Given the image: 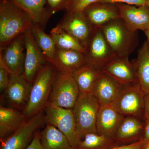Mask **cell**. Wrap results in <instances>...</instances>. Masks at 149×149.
<instances>
[{"label": "cell", "mask_w": 149, "mask_h": 149, "mask_svg": "<svg viewBox=\"0 0 149 149\" xmlns=\"http://www.w3.org/2000/svg\"><path fill=\"white\" fill-rule=\"evenodd\" d=\"M34 25L30 17L12 0L0 1V47Z\"/></svg>", "instance_id": "cell-1"}, {"label": "cell", "mask_w": 149, "mask_h": 149, "mask_svg": "<svg viewBox=\"0 0 149 149\" xmlns=\"http://www.w3.org/2000/svg\"><path fill=\"white\" fill-rule=\"evenodd\" d=\"M57 70L48 63L37 74L32 83L29 100L22 111L27 118L44 110L49 99Z\"/></svg>", "instance_id": "cell-2"}, {"label": "cell", "mask_w": 149, "mask_h": 149, "mask_svg": "<svg viewBox=\"0 0 149 149\" xmlns=\"http://www.w3.org/2000/svg\"><path fill=\"white\" fill-rule=\"evenodd\" d=\"M101 28L116 57L128 58L139 45L138 32L130 30L121 18L110 22Z\"/></svg>", "instance_id": "cell-3"}, {"label": "cell", "mask_w": 149, "mask_h": 149, "mask_svg": "<svg viewBox=\"0 0 149 149\" xmlns=\"http://www.w3.org/2000/svg\"><path fill=\"white\" fill-rule=\"evenodd\" d=\"M100 105L93 94L80 93L72 111L81 140L87 133H97V119Z\"/></svg>", "instance_id": "cell-4"}, {"label": "cell", "mask_w": 149, "mask_h": 149, "mask_svg": "<svg viewBox=\"0 0 149 149\" xmlns=\"http://www.w3.org/2000/svg\"><path fill=\"white\" fill-rule=\"evenodd\" d=\"M44 111L45 123L56 127L66 136L71 146L74 149L77 148L81 139L77 134L72 109L48 102Z\"/></svg>", "instance_id": "cell-5"}, {"label": "cell", "mask_w": 149, "mask_h": 149, "mask_svg": "<svg viewBox=\"0 0 149 149\" xmlns=\"http://www.w3.org/2000/svg\"><path fill=\"white\" fill-rule=\"evenodd\" d=\"M145 95L139 83L123 85L119 95L112 104L123 116H133L144 120L146 115Z\"/></svg>", "instance_id": "cell-6"}, {"label": "cell", "mask_w": 149, "mask_h": 149, "mask_svg": "<svg viewBox=\"0 0 149 149\" xmlns=\"http://www.w3.org/2000/svg\"><path fill=\"white\" fill-rule=\"evenodd\" d=\"M80 93L71 73L58 71L49 102L61 107L72 109Z\"/></svg>", "instance_id": "cell-7"}, {"label": "cell", "mask_w": 149, "mask_h": 149, "mask_svg": "<svg viewBox=\"0 0 149 149\" xmlns=\"http://www.w3.org/2000/svg\"><path fill=\"white\" fill-rule=\"evenodd\" d=\"M84 55L86 64L101 71L115 57L101 27L94 28Z\"/></svg>", "instance_id": "cell-8"}, {"label": "cell", "mask_w": 149, "mask_h": 149, "mask_svg": "<svg viewBox=\"0 0 149 149\" xmlns=\"http://www.w3.org/2000/svg\"><path fill=\"white\" fill-rule=\"evenodd\" d=\"M43 111L27 118L11 135L1 140L0 149L26 148L32 141L35 132L45 123Z\"/></svg>", "instance_id": "cell-9"}, {"label": "cell", "mask_w": 149, "mask_h": 149, "mask_svg": "<svg viewBox=\"0 0 149 149\" xmlns=\"http://www.w3.org/2000/svg\"><path fill=\"white\" fill-rule=\"evenodd\" d=\"M23 34L0 48V65L6 70L10 75L24 73L25 49Z\"/></svg>", "instance_id": "cell-10"}, {"label": "cell", "mask_w": 149, "mask_h": 149, "mask_svg": "<svg viewBox=\"0 0 149 149\" xmlns=\"http://www.w3.org/2000/svg\"><path fill=\"white\" fill-rule=\"evenodd\" d=\"M32 85L23 74L10 75L8 85L1 99L9 107L22 111L28 102Z\"/></svg>", "instance_id": "cell-11"}, {"label": "cell", "mask_w": 149, "mask_h": 149, "mask_svg": "<svg viewBox=\"0 0 149 149\" xmlns=\"http://www.w3.org/2000/svg\"><path fill=\"white\" fill-rule=\"evenodd\" d=\"M57 25L74 37L85 49L94 28L83 12H79L66 11Z\"/></svg>", "instance_id": "cell-12"}, {"label": "cell", "mask_w": 149, "mask_h": 149, "mask_svg": "<svg viewBox=\"0 0 149 149\" xmlns=\"http://www.w3.org/2000/svg\"><path fill=\"white\" fill-rule=\"evenodd\" d=\"M23 34L25 49L23 75L32 83L39 71L49 63L37 45L30 29Z\"/></svg>", "instance_id": "cell-13"}, {"label": "cell", "mask_w": 149, "mask_h": 149, "mask_svg": "<svg viewBox=\"0 0 149 149\" xmlns=\"http://www.w3.org/2000/svg\"><path fill=\"white\" fill-rule=\"evenodd\" d=\"M84 15L94 28L102 27L120 18L116 4L98 2L88 6L83 11Z\"/></svg>", "instance_id": "cell-14"}, {"label": "cell", "mask_w": 149, "mask_h": 149, "mask_svg": "<svg viewBox=\"0 0 149 149\" xmlns=\"http://www.w3.org/2000/svg\"><path fill=\"white\" fill-rule=\"evenodd\" d=\"M120 18L131 31H145L149 29V7L146 5L136 6L123 3L116 4Z\"/></svg>", "instance_id": "cell-15"}, {"label": "cell", "mask_w": 149, "mask_h": 149, "mask_svg": "<svg viewBox=\"0 0 149 149\" xmlns=\"http://www.w3.org/2000/svg\"><path fill=\"white\" fill-rule=\"evenodd\" d=\"M102 71L123 86L138 83L135 67L128 58L115 57Z\"/></svg>", "instance_id": "cell-16"}, {"label": "cell", "mask_w": 149, "mask_h": 149, "mask_svg": "<svg viewBox=\"0 0 149 149\" xmlns=\"http://www.w3.org/2000/svg\"><path fill=\"white\" fill-rule=\"evenodd\" d=\"M144 124V120L138 118L124 116L113 137L117 146L127 145L141 141Z\"/></svg>", "instance_id": "cell-17"}, {"label": "cell", "mask_w": 149, "mask_h": 149, "mask_svg": "<svg viewBox=\"0 0 149 149\" xmlns=\"http://www.w3.org/2000/svg\"><path fill=\"white\" fill-rule=\"evenodd\" d=\"M124 117L113 104L100 106L97 116V133L113 138Z\"/></svg>", "instance_id": "cell-18"}, {"label": "cell", "mask_w": 149, "mask_h": 149, "mask_svg": "<svg viewBox=\"0 0 149 149\" xmlns=\"http://www.w3.org/2000/svg\"><path fill=\"white\" fill-rule=\"evenodd\" d=\"M30 17L34 25L44 30L52 15L47 0H12Z\"/></svg>", "instance_id": "cell-19"}, {"label": "cell", "mask_w": 149, "mask_h": 149, "mask_svg": "<svg viewBox=\"0 0 149 149\" xmlns=\"http://www.w3.org/2000/svg\"><path fill=\"white\" fill-rule=\"evenodd\" d=\"M122 87L120 83L102 71L92 94L100 106L111 104L117 98Z\"/></svg>", "instance_id": "cell-20"}, {"label": "cell", "mask_w": 149, "mask_h": 149, "mask_svg": "<svg viewBox=\"0 0 149 149\" xmlns=\"http://www.w3.org/2000/svg\"><path fill=\"white\" fill-rule=\"evenodd\" d=\"M86 63L84 54L73 50L61 49L57 47L52 65L58 72L72 73Z\"/></svg>", "instance_id": "cell-21"}, {"label": "cell", "mask_w": 149, "mask_h": 149, "mask_svg": "<svg viewBox=\"0 0 149 149\" xmlns=\"http://www.w3.org/2000/svg\"><path fill=\"white\" fill-rule=\"evenodd\" d=\"M27 118L23 112L9 107L0 106V139L11 135L22 124Z\"/></svg>", "instance_id": "cell-22"}, {"label": "cell", "mask_w": 149, "mask_h": 149, "mask_svg": "<svg viewBox=\"0 0 149 149\" xmlns=\"http://www.w3.org/2000/svg\"><path fill=\"white\" fill-rule=\"evenodd\" d=\"M138 79V83L145 95H149V49L146 41L139 49L137 58L132 62Z\"/></svg>", "instance_id": "cell-23"}, {"label": "cell", "mask_w": 149, "mask_h": 149, "mask_svg": "<svg viewBox=\"0 0 149 149\" xmlns=\"http://www.w3.org/2000/svg\"><path fill=\"white\" fill-rule=\"evenodd\" d=\"M102 71L85 64L71 73L79 88L80 93L92 94L93 89Z\"/></svg>", "instance_id": "cell-24"}, {"label": "cell", "mask_w": 149, "mask_h": 149, "mask_svg": "<svg viewBox=\"0 0 149 149\" xmlns=\"http://www.w3.org/2000/svg\"><path fill=\"white\" fill-rule=\"evenodd\" d=\"M40 132V141L44 149H74L66 136L56 127L46 123Z\"/></svg>", "instance_id": "cell-25"}, {"label": "cell", "mask_w": 149, "mask_h": 149, "mask_svg": "<svg viewBox=\"0 0 149 149\" xmlns=\"http://www.w3.org/2000/svg\"><path fill=\"white\" fill-rule=\"evenodd\" d=\"M35 42L48 63L52 65L56 53L57 47L50 35L46 34L40 27L33 25L30 29Z\"/></svg>", "instance_id": "cell-26"}, {"label": "cell", "mask_w": 149, "mask_h": 149, "mask_svg": "<svg viewBox=\"0 0 149 149\" xmlns=\"http://www.w3.org/2000/svg\"><path fill=\"white\" fill-rule=\"evenodd\" d=\"M116 146L113 138L91 133L84 136L76 149H110Z\"/></svg>", "instance_id": "cell-27"}, {"label": "cell", "mask_w": 149, "mask_h": 149, "mask_svg": "<svg viewBox=\"0 0 149 149\" xmlns=\"http://www.w3.org/2000/svg\"><path fill=\"white\" fill-rule=\"evenodd\" d=\"M50 35L58 49L73 50L85 53V48L79 42L58 25L52 29Z\"/></svg>", "instance_id": "cell-28"}, {"label": "cell", "mask_w": 149, "mask_h": 149, "mask_svg": "<svg viewBox=\"0 0 149 149\" xmlns=\"http://www.w3.org/2000/svg\"><path fill=\"white\" fill-rule=\"evenodd\" d=\"M100 0H72L67 11L83 12L87 6Z\"/></svg>", "instance_id": "cell-29"}, {"label": "cell", "mask_w": 149, "mask_h": 149, "mask_svg": "<svg viewBox=\"0 0 149 149\" xmlns=\"http://www.w3.org/2000/svg\"><path fill=\"white\" fill-rule=\"evenodd\" d=\"M48 6L52 13L68 9L72 0H47Z\"/></svg>", "instance_id": "cell-30"}, {"label": "cell", "mask_w": 149, "mask_h": 149, "mask_svg": "<svg viewBox=\"0 0 149 149\" xmlns=\"http://www.w3.org/2000/svg\"><path fill=\"white\" fill-rule=\"evenodd\" d=\"M10 75L6 70L0 65V92L2 93L8 85Z\"/></svg>", "instance_id": "cell-31"}, {"label": "cell", "mask_w": 149, "mask_h": 149, "mask_svg": "<svg viewBox=\"0 0 149 149\" xmlns=\"http://www.w3.org/2000/svg\"><path fill=\"white\" fill-rule=\"evenodd\" d=\"M99 2L113 4L123 3L136 6L146 5V0H100Z\"/></svg>", "instance_id": "cell-32"}, {"label": "cell", "mask_w": 149, "mask_h": 149, "mask_svg": "<svg viewBox=\"0 0 149 149\" xmlns=\"http://www.w3.org/2000/svg\"><path fill=\"white\" fill-rule=\"evenodd\" d=\"M25 149H44L40 141V132L37 130L30 143Z\"/></svg>", "instance_id": "cell-33"}, {"label": "cell", "mask_w": 149, "mask_h": 149, "mask_svg": "<svg viewBox=\"0 0 149 149\" xmlns=\"http://www.w3.org/2000/svg\"><path fill=\"white\" fill-rule=\"evenodd\" d=\"M145 143V141L141 140L133 143L116 146L110 149H141Z\"/></svg>", "instance_id": "cell-34"}, {"label": "cell", "mask_w": 149, "mask_h": 149, "mask_svg": "<svg viewBox=\"0 0 149 149\" xmlns=\"http://www.w3.org/2000/svg\"><path fill=\"white\" fill-rule=\"evenodd\" d=\"M143 133L142 139L145 142L149 141V116H145Z\"/></svg>", "instance_id": "cell-35"}, {"label": "cell", "mask_w": 149, "mask_h": 149, "mask_svg": "<svg viewBox=\"0 0 149 149\" xmlns=\"http://www.w3.org/2000/svg\"><path fill=\"white\" fill-rule=\"evenodd\" d=\"M144 105L145 116H149V95H146L144 96Z\"/></svg>", "instance_id": "cell-36"}, {"label": "cell", "mask_w": 149, "mask_h": 149, "mask_svg": "<svg viewBox=\"0 0 149 149\" xmlns=\"http://www.w3.org/2000/svg\"><path fill=\"white\" fill-rule=\"evenodd\" d=\"M145 35H146L147 38V42H148V47L149 49V29H147L144 31Z\"/></svg>", "instance_id": "cell-37"}, {"label": "cell", "mask_w": 149, "mask_h": 149, "mask_svg": "<svg viewBox=\"0 0 149 149\" xmlns=\"http://www.w3.org/2000/svg\"><path fill=\"white\" fill-rule=\"evenodd\" d=\"M141 149H149V141L145 142Z\"/></svg>", "instance_id": "cell-38"}, {"label": "cell", "mask_w": 149, "mask_h": 149, "mask_svg": "<svg viewBox=\"0 0 149 149\" xmlns=\"http://www.w3.org/2000/svg\"><path fill=\"white\" fill-rule=\"evenodd\" d=\"M146 5L149 7V0H146Z\"/></svg>", "instance_id": "cell-39"}]
</instances>
